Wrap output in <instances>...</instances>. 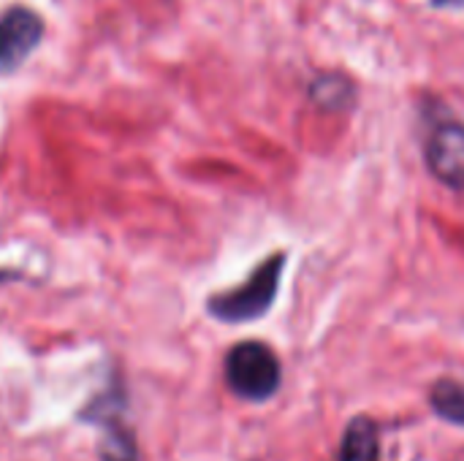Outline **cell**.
Here are the masks:
<instances>
[{
    "label": "cell",
    "mask_w": 464,
    "mask_h": 461,
    "mask_svg": "<svg viewBox=\"0 0 464 461\" xmlns=\"http://www.w3.org/2000/svg\"><path fill=\"white\" fill-rule=\"evenodd\" d=\"M435 5H464V0H435Z\"/></svg>",
    "instance_id": "obj_9"
},
{
    "label": "cell",
    "mask_w": 464,
    "mask_h": 461,
    "mask_svg": "<svg viewBox=\"0 0 464 461\" xmlns=\"http://www.w3.org/2000/svg\"><path fill=\"white\" fill-rule=\"evenodd\" d=\"M101 456H103V461H136L133 437L128 432H122V429L109 432L103 446H101Z\"/></svg>",
    "instance_id": "obj_8"
},
{
    "label": "cell",
    "mask_w": 464,
    "mask_h": 461,
    "mask_svg": "<svg viewBox=\"0 0 464 461\" xmlns=\"http://www.w3.org/2000/svg\"><path fill=\"white\" fill-rule=\"evenodd\" d=\"M44 35V22L35 11L14 5L0 16V71L19 68Z\"/></svg>",
    "instance_id": "obj_4"
},
{
    "label": "cell",
    "mask_w": 464,
    "mask_h": 461,
    "mask_svg": "<svg viewBox=\"0 0 464 461\" xmlns=\"http://www.w3.org/2000/svg\"><path fill=\"white\" fill-rule=\"evenodd\" d=\"M226 378L242 399L264 402L280 386V361L264 342H239L226 359Z\"/></svg>",
    "instance_id": "obj_2"
},
{
    "label": "cell",
    "mask_w": 464,
    "mask_h": 461,
    "mask_svg": "<svg viewBox=\"0 0 464 461\" xmlns=\"http://www.w3.org/2000/svg\"><path fill=\"white\" fill-rule=\"evenodd\" d=\"M432 408L454 421V424H462L464 427V383L457 380H440L432 391Z\"/></svg>",
    "instance_id": "obj_7"
},
{
    "label": "cell",
    "mask_w": 464,
    "mask_h": 461,
    "mask_svg": "<svg viewBox=\"0 0 464 461\" xmlns=\"http://www.w3.org/2000/svg\"><path fill=\"white\" fill-rule=\"evenodd\" d=\"M310 101L324 109L326 114H340L348 111L356 101V84L340 73V71H329V73H318L310 82Z\"/></svg>",
    "instance_id": "obj_5"
},
{
    "label": "cell",
    "mask_w": 464,
    "mask_h": 461,
    "mask_svg": "<svg viewBox=\"0 0 464 461\" xmlns=\"http://www.w3.org/2000/svg\"><path fill=\"white\" fill-rule=\"evenodd\" d=\"M378 456H381V451H378V432H375L372 421L356 418L348 427L340 461H378Z\"/></svg>",
    "instance_id": "obj_6"
},
{
    "label": "cell",
    "mask_w": 464,
    "mask_h": 461,
    "mask_svg": "<svg viewBox=\"0 0 464 461\" xmlns=\"http://www.w3.org/2000/svg\"><path fill=\"white\" fill-rule=\"evenodd\" d=\"M427 168L451 190H464V122L443 120L424 141Z\"/></svg>",
    "instance_id": "obj_3"
},
{
    "label": "cell",
    "mask_w": 464,
    "mask_h": 461,
    "mask_svg": "<svg viewBox=\"0 0 464 461\" xmlns=\"http://www.w3.org/2000/svg\"><path fill=\"white\" fill-rule=\"evenodd\" d=\"M283 272H285V253L280 250L266 255L242 285L209 299L207 304L209 315H215L223 323H247L266 315L277 299Z\"/></svg>",
    "instance_id": "obj_1"
}]
</instances>
